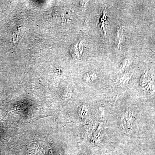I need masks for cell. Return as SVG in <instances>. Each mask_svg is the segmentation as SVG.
Instances as JSON below:
<instances>
[{
	"instance_id": "obj_1",
	"label": "cell",
	"mask_w": 155,
	"mask_h": 155,
	"mask_svg": "<svg viewBox=\"0 0 155 155\" xmlns=\"http://www.w3.org/2000/svg\"><path fill=\"white\" fill-rule=\"evenodd\" d=\"M133 117L132 113L126 112L120 119V125L125 133H128L131 129V123Z\"/></svg>"
},
{
	"instance_id": "obj_2",
	"label": "cell",
	"mask_w": 155,
	"mask_h": 155,
	"mask_svg": "<svg viewBox=\"0 0 155 155\" xmlns=\"http://www.w3.org/2000/svg\"><path fill=\"white\" fill-rule=\"evenodd\" d=\"M117 38L119 39V44H118V45L119 44H120V43L121 42V41H122V37H123V30L121 28H120V29H119V30L117 31Z\"/></svg>"
}]
</instances>
